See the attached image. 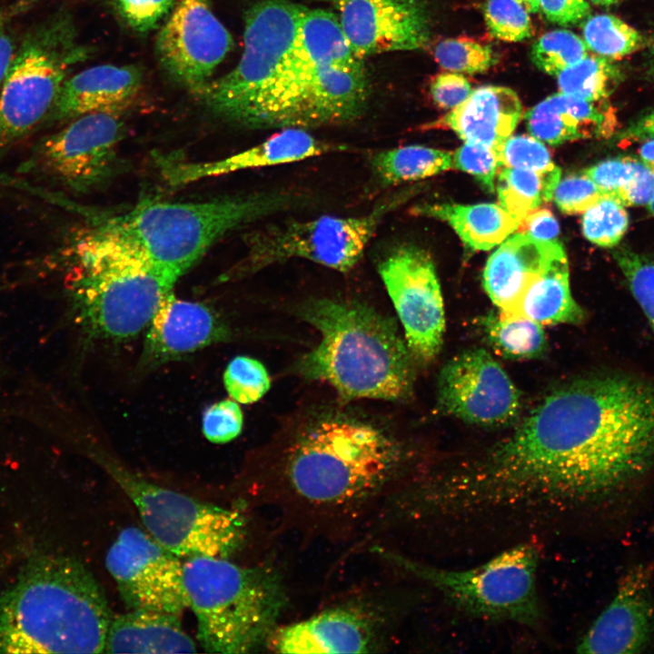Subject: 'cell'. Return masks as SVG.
<instances>
[{
	"instance_id": "cell-1",
	"label": "cell",
	"mask_w": 654,
	"mask_h": 654,
	"mask_svg": "<svg viewBox=\"0 0 654 654\" xmlns=\"http://www.w3.org/2000/svg\"><path fill=\"white\" fill-rule=\"evenodd\" d=\"M653 470L654 384L593 376L553 391L481 457L448 470L440 497L459 525L510 545L604 514Z\"/></svg>"
},
{
	"instance_id": "cell-2",
	"label": "cell",
	"mask_w": 654,
	"mask_h": 654,
	"mask_svg": "<svg viewBox=\"0 0 654 654\" xmlns=\"http://www.w3.org/2000/svg\"><path fill=\"white\" fill-rule=\"evenodd\" d=\"M405 458L399 443L369 423L323 419L294 441L269 476V502L311 524L349 523L397 492Z\"/></svg>"
},
{
	"instance_id": "cell-3",
	"label": "cell",
	"mask_w": 654,
	"mask_h": 654,
	"mask_svg": "<svg viewBox=\"0 0 654 654\" xmlns=\"http://www.w3.org/2000/svg\"><path fill=\"white\" fill-rule=\"evenodd\" d=\"M113 617L85 566L38 553L0 594V653H102Z\"/></svg>"
},
{
	"instance_id": "cell-4",
	"label": "cell",
	"mask_w": 654,
	"mask_h": 654,
	"mask_svg": "<svg viewBox=\"0 0 654 654\" xmlns=\"http://www.w3.org/2000/svg\"><path fill=\"white\" fill-rule=\"evenodd\" d=\"M322 334L296 370L332 385L344 401L405 399L413 385V357L394 322L354 301L316 299L300 311Z\"/></svg>"
},
{
	"instance_id": "cell-5",
	"label": "cell",
	"mask_w": 654,
	"mask_h": 654,
	"mask_svg": "<svg viewBox=\"0 0 654 654\" xmlns=\"http://www.w3.org/2000/svg\"><path fill=\"white\" fill-rule=\"evenodd\" d=\"M300 203L298 194L278 190L196 203L145 200L97 227L179 278L227 233Z\"/></svg>"
},
{
	"instance_id": "cell-6",
	"label": "cell",
	"mask_w": 654,
	"mask_h": 654,
	"mask_svg": "<svg viewBox=\"0 0 654 654\" xmlns=\"http://www.w3.org/2000/svg\"><path fill=\"white\" fill-rule=\"evenodd\" d=\"M68 254L83 319L106 338H129L148 326L178 279L98 227L76 239Z\"/></svg>"
},
{
	"instance_id": "cell-7",
	"label": "cell",
	"mask_w": 654,
	"mask_h": 654,
	"mask_svg": "<svg viewBox=\"0 0 654 654\" xmlns=\"http://www.w3.org/2000/svg\"><path fill=\"white\" fill-rule=\"evenodd\" d=\"M183 576L198 640L206 652L247 653L266 644L284 604L275 573L223 557L197 556L183 563Z\"/></svg>"
},
{
	"instance_id": "cell-8",
	"label": "cell",
	"mask_w": 654,
	"mask_h": 654,
	"mask_svg": "<svg viewBox=\"0 0 654 654\" xmlns=\"http://www.w3.org/2000/svg\"><path fill=\"white\" fill-rule=\"evenodd\" d=\"M388 559L471 617L513 622L534 630L543 626L537 583L538 540L505 547L485 562L466 569L441 568L400 554H390Z\"/></svg>"
},
{
	"instance_id": "cell-9",
	"label": "cell",
	"mask_w": 654,
	"mask_h": 654,
	"mask_svg": "<svg viewBox=\"0 0 654 654\" xmlns=\"http://www.w3.org/2000/svg\"><path fill=\"white\" fill-rule=\"evenodd\" d=\"M89 54L66 12L51 15L25 34L0 94V159L43 124L68 72Z\"/></svg>"
},
{
	"instance_id": "cell-10",
	"label": "cell",
	"mask_w": 654,
	"mask_h": 654,
	"mask_svg": "<svg viewBox=\"0 0 654 654\" xmlns=\"http://www.w3.org/2000/svg\"><path fill=\"white\" fill-rule=\"evenodd\" d=\"M304 9L287 0H260L247 11L240 61L200 95L213 113L246 126L291 62Z\"/></svg>"
},
{
	"instance_id": "cell-11",
	"label": "cell",
	"mask_w": 654,
	"mask_h": 654,
	"mask_svg": "<svg viewBox=\"0 0 654 654\" xmlns=\"http://www.w3.org/2000/svg\"><path fill=\"white\" fill-rule=\"evenodd\" d=\"M405 195L395 193L358 216L322 215L270 224L248 237V250L228 277H242L273 264L302 259L340 272L352 270L385 217Z\"/></svg>"
},
{
	"instance_id": "cell-12",
	"label": "cell",
	"mask_w": 654,
	"mask_h": 654,
	"mask_svg": "<svg viewBox=\"0 0 654 654\" xmlns=\"http://www.w3.org/2000/svg\"><path fill=\"white\" fill-rule=\"evenodd\" d=\"M107 471L137 509L147 532L181 558H227L243 544L246 523L243 514L197 500L104 463Z\"/></svg>"
},
{
	"instance_id": "cell-13",
	"label": "cell",
	"mask_w": 654,
	"mask_h": 654,
	"mask_svg": "<svg viewBox=\"0 0 654 654\" xmlns=\"http://www.w3.org/2000/svg\"><path fill=\"white\" fill-rule=\"evenodd\" d=\"M369 98L364 67L314 66L296 51L246 127L310 129L352 122Z\"/></svg>"
},
{
	"instance_id": "cell-14",
	"label": "cell",
	"mask_w": 654,
	"mask_h": 654,
	"mask_svg": "<svg viewBox=\"0 0 654 654\" xmlns=\"http://www.w3.org/2000/svg\"><path fill=\"white\" fill-rule=\"evenodd\" d=\"M123 134L117 113L80 115L32 147L17 171L84 193L109 177Z\"/></svg>"
},
{
	"instance_id": "cell-15",
	"label": "cell",
	"mask_w": 654,
	"mask_h": 654,
	"mask_svg": "<svg viewBox=\"0 0 654 654\" xmlns=\"http://www.w3.org/2000/svg\"><path fill=\"white\" fill-rule=\"evenodd\" d=\"M378 272L413 359L421 363L431 362L442 345L445 312L431 256L416 246H401L379 263Z\"/></svg>"
},
{
	"instance_id": "cell-16",
	"label": "cell",
	"mask_w": 654,
	"mask_h": 654,
	"mask_svg": "<svg viewBox=\"0 0 654 654\" xmlns=\"http://www.w3.org/2000/svg\"><path fill=\"white\" fill-rule=\"evenodd\" d=\"M105 566L129 609L181 616L188 608L181 559L148 532L123 530L106 553Z\"/></svg>"
},
{
	"instance_id": "cell-17",
	"label": "cell",
	"mask_w": 654,
	"mask_h": 654,
	"mask_svg": "<svg viewBox=\"0 0 654 654\" xmlns=\"http://www.w3.org/2000/svg\"><path fill=\"white\" fill-rule=\"evenodd\" d=\"M233 46L232 35L216 17L211 0H176L155 43L165 73L198 96Z\"/></svg>"
},
{
	"instance_id": "cell-18",
	"label": "cell",
	"mask_w": 654,
	"mask_h": 654,
	"mask_svg": "<svg viewBox=\"0 0 654 654\" xmlns=\"http://www.w3.org/2000/svg\"><path fill=\"white\" fill-rule=\"evenodd\" d=\"M437 401L444 413L480 426L508 424L521 408L520 393L511 379L481 348L463 351L443 365Z\"/></svg>"
},
{
	"instance_id": "cell-19",
	"label": "cell",
	"mask_w": 654,
	"mask_h": 654,
	"mask_svg": "<svg viewBox=\"0 0 654 654\" xmlns=\"http://www.w3.org/2000/svg\"><path fill=\"white\" fill-rule=\"evenodd\" d=\"M653 571L638 564L618 582L610 602L576 645L580 653L636 654L654 639Z\"/></svg>"
},
{
	"instance_id": "cell-20",
	"label": "cell",
	"mask_w": 654,
	"mask_h": 654,
	"mask_svg": "<svg viewBox=\"0 0 654 654\" xmlns=\"http://www.w3.org/2000/svg\"><path fill=\"white\" fill-rule=\"evenodd\" d=\"M353 53L363 56L415 50L430 38V21L421 0H332Z\"/></svg>"
},
{
	"instance_id": "cell-21",
	"label": "cell",
	"mask_w": 654,
	"mask_h": 654,
	"mask_svg": "<svg viewBox=\"0 0 654 654\" xmlns=\"http://www.w3.org/2000/svg\"><path fill=\"white\" fill-rule=\"evenodd\" d=\"M383 636L382 617L362 605L344 604L277 627L266 646L278 653H366Z\"/></svg>"
},
{
	"instance_id": "cell-22",
	"label": "cell",
	"mask_w": 654,
	"mask_h": 654,
	"mask_svg": "<svg viewBox=\"0 0 654 654\" xmlns=\"http://www.w3.org/2000/svg\"><path fill=\"white\" fill-rule=\"evenodd\" d=\"M263 142L223 159L211 162L162 160V174L172 186L244 170L292 164L350 148L316 137L306 129L278 130Z\"/></svg>"
},
{
	"instance_id": "cell-23",
	"label": "cell",
	"mask_w": 654,
	"mask_h": 654,
	"mask_svg": "<svg viewBox=\"0 0 654 654\" xmlns=\"http://www.w3.org/2000/svg\"><path fill=\"white\" fill-rule=\"evenodd\" d=\"M148 326L144 353L148 363L173 360L228 336L227 327L210 308L179 300L173 292Z\"/></svg>"
},
{
	"instance_id": "cell-24",
	"label": "cell",
	"mask_w": 654,
	"mask_h": 654,
	"mask_svg": "<svg viewBox=\"0 0 654 654\" xmlns=\"http://www.w3.org/2000/svg\"><path fill=\"white\" fill-rule=\"evenodd\" d=\"M143 74L134 65L99 64L67 78L43 124L73 120L94 112L117 113L138 95Z\"/></svg>"
},
{
	"instance_id": "cell-25",
	"label": "cell",
	"mask_w": 654,
	"mask_h": 654,
	"mask_svg": "<svg viewBox=\"0 0 654 654\" xmlns=\"http://www.w3.org/2000/svg\"><path fill=\"white\" fill-rule=\"evenodd\" d=\"M564 252L557 241H541L525 233L503 242L489 257L482 285L499 312L514 313L530 282Z\"/></svg>"
},
{
	"instance_id": "cell-26",
	"label": "cell",
	"mask_w": 654,
	"mask_h": 654,
	"mask_svg": "<svg viewBox=\"0 0 654 654\" xmlns=\"http://www.w3.org/2000/svg\"><path fill=\"white\" fill-rule=\"evenodd\" d=\"M520 100L512 89L484 85L446 115L426 124V128H450L468 143L500 152L511 136L521 115Z\"/></svg>"
},
{
	"instance_id": "cell-27",
	"label": "cell",
	"mask_w": 654,
	"mask_h": 654,
	"mask_svg": "<svg viewBox=\"0 0 654 654\" xmlns=\"http://www.w3.org/2000/svg\"><path fill=\"white\" fill-rule=\"evenodd\" d=\"M525 121L532 136L550 145L606 137L615 126L606 100H585L561 92L536 104L525 114Z\"/></svg>"
},
{
	"instance_id": "cell-28",
	"label": "cell",
	"mask_w": 654,
	"mask_h": 654,
	"mask_svg": "<svg viewBox=\"0 0 654 654\" xmlns=\"http://www.w3.org/2000/svg\"><path fill=\"white\" fill-rule=\"evenodd\" d=\"M181 616L142 609L114 616L105 653H193L196 643L186 633Z\"/></svg>"
},
{
	"instance_id": "cell-29",
	"label": "cell",
	"mask_w": 654,
	"mask_h": 654,
	"mask_svg": "<svg viewBox=\"0 0 654 654\" xmlns=\"http://www.w3.org/2000/svg\"><path fill=\"white\" fill-rule=\"evenodd\" d=\"M543 324H579L585 312L571 295L565 252L553 258L530 282L516 312Z\"/></svg>"
},
{
	"instance_id": "cell-30",
	"label": "cell",
	"mask_w": 654,
	"mask_h": 654,
	"mask_svg": "<svg viewBox=\"0 0 654 654\" xmlns=\"http://www.w3.org/2000/svg\"><path fill=\"white\" fill-rule=\"evenodd\" d=\"M413 215L447 222L464 244L475 251L490 250L518 229L520 221L495 203L461 205L420 204L411 208Z\"/></svg>"
},
{
	"instance_id": "cell-31",
	"label": "cell",
	"mask_w": 654,
	"mask_h": 654,
	"mask_svg": "<svg viewBox=\"0 0 654 654\" xmlns=\"http://www.w3.org/2000/svg\"><path fill=\"white\" fill-rule=\"evenodd\" d=\"M295 50L314 66L364 67L362 60L353 53L338 15L327 10L305 7Z\"/></svg>"
},
{
	"instance_id": "cell-32",
	"label": "cell",
	"mask_w": 654,
	"mask_h": 654,
	"mask_svg": "<svg viewBox=\"0 0 654 654\" xmlns=\"http://www.w3.org/2000/svg\"><path fill=\"white\" fill-rule=\"evenodd\" d=\"M370 167L383 186H395L422 180L452 166L450 153L411 144L380 150L371 154Z\"/></svg>"
},
{
	"instance_id": "cell-33",
	"label": "cell",
	"mask_w": 654,
	"mask_h": 654,
	"mask_svg": "<svg viewBox=\"0 0 654 654\" xmlns=\"http://www.w3.org/2000/svg\"><path fill=\"white\" fill-rule=\"evenodd\" d=\"M479 325L490 345L513 360H532L544 355L548 342L542 325L520 313L490 312Z\"/></svg>"
},
{
	"instance_id": "cell-34",
	"label": "cell",
	"mask_w": 654,
	"mask_h": 654,
	"mask_svg": "<svg viewBox=\"0 0 654 654\" xmlns=\"http://www.w3.org/2000/svg\"><path fill=\"white\" fill-rule=\"evenodd\" d=\"M560 175L558 166L546 171L503 167L497 181L500 205L520 222L531 211L552 199Z\"/></svg>"
},
{
	"instance_id": "cell-35",
	"label": "cell",
	"mask_w": 654,
	"mask_h": 654,
	"mask_svg": "<svg viewBox=\"0 0 654 654\" xmlns=\"http://www.w3.org/2000/svg\"><path fill=\"white\" fill-rule=\"evenodd\" d=\"M560 92L585 100H606L619 80L612 60L587 54L558 75Z\"/></svg>"
},
{
	"instance_id": "cell-36",
	"label": "cell",
	"mask_w": 654,
	"mask_h": 654,
	"mask_svg": "<svg viewBox=\"0 0 654 654\" xmlns=\"http://www.w3.org/2000/svg\"><path fill=\"white\" fill-rule=\"evenodd\" d=\"M583 22V40L588 49L607 59H619L644 45L635 28L613 15H589Z\"/></svg>"
},
{
	"instance_id": "cell-37",
	"label": "cell",
	"mask_w": 654,
	"mask_h": 654,
	"mask_svg": "<svg viewBox=\"0 0 654 654\" xmlns=\"http://www.w3.org/2000/svg\"><path fill=\"white\" fill-rule=\"evenodd\" d=\"M587 54L584 40L569 30L548 32L530 48L532 63L542 72L556 76Z\"/></svg>"
},
{
	"instance_id": "cell-38",
	"label": "cell",
	"mask_w": 654,
	"mask_h": 654,
	"mask_svg": "<svg viewBox=\"0 0 654 654\" xmlns=\"http://www.w3.org/2000/svg\"><path fill=\"white\" fill-rule=\"evenodd\" d=\"M583 235L600 247L619 244L629 227V214L619 202L604 196L583 213Z\"/></svg>"
},
{
	"instance_id": "cell-39",
	"label": "cell",
	"mask_w": 654,
	"mask_h": 654,
	"mask_svg": "<svg viewBox=\"0 0 654 654\" xmlns=\"http://www.w3.org/2000/svg\"><path fill=\"white\" fill-rule=\"evenodd\" d=\"M612 254L654 332V254L639 253L627 246H619Z\"/></svg>"
},
{
	"instance_id": "cell-40",
	"label": "cell",
	"mask_w": 654,
	"mask_h": 654,
	"mask_svg": "<svg viewBox=\"0 0 654 654\" xmlns=\"http://www.w3.org/2000/svg\"><path fill=\"white\" fill-rule=\"evenodd\" d=\"M433 54L441 67L457 73H482L495 61L489 45L468 38L442 40L435 46Z\"/></svg>"
},
{
	"instance_id": "cell-41",
	"label": "cell",
	"mask_w": 654,
	"mask_h": 654,
	"mask_svg": "<svg viewBox=\"0 0 654 654\" xmlns=\"http://www.w3.org/2000/svg\"><path fill=\"white\" fill-rule=\"evenodd\" d=\"M223 381L230 396L244 404L260 400L271 384L263 364L246 356H238L231 361L224 372Z\"/></svg>"
},
{
	"instance_id": "cell-42",
	"label": "cell",
	"mask_w": 654,
	"mask_h": 654,
	"mask_svg": "<svg viewBox=\"0 0 654 654\" xmlns=\"http://www.w3.org/2000/svg\"><path fill=\"white\" fill-rule=\"evenodd\" d=\"M490 33L507 42H520L531 36L529 12L518 0H488L483 9Z\"/></svg>"
},
{
	"instance_id": "cell-43",
	"label": "cell",
	"mask_w": 654,
	"mask_h": 654,
	"mask_svg": "<svg viewBox=\"0 0 654 654\" xmlns=\"http://www.w3.org/2000/svg\"><path fill=\"white\" fill-rule=\"evenodd\" d=\"M502 167L546 171L556 165L543 144L534 136H510L500 152Z\"/></svg>"
},
{
	"instance_id": "cell-44",
	"label": "cell",
	"mask_w": 654,
	"mask_h": 654,
	"mask_svg": "<svg viewBox=\"0 0 654 654\" xmlns=\"http://www.w3.org/2000/svg\"><path fill=\"white\" fill-rule=\"evenodd\" d=\"M122 21L133 31L148 33L173 10L176 0H111Z\"/></svg>"
},
{
	"instance_id": "cell-45",
	"label": "cell",
	"mask_w": 654,
	"mask_h": 654,
	"mask_svg": "<svg viewBox=\"0 0 654 654\" xmlns=\"http://www.w3.org/2000/svg\"><path fill=\"white\" fill-rule=\"evenodd\" d=\"M452 156V166L473 175L489 192L494 190V178L501 163L499 154L481 144L468 143Z\"/></svg>"
},
{
	"instance_id": "cell-46",
	"label": "cell",
	"mask_w": 654,
	"mask_h": 654,
	"mask_svg": "<svg viewBox=\"0 0 654 654\" xmlns=\"http://www.w3.org/2000/svg\"><path fill=\"white\" fill-rule=\"evenodd\" d=\"M607 196L584 173L570 174L557 184L552 199L566 213H583L602 197Z\"/></svg>"
},
{
	"instance_id": "cell-47",
	"label": "cell",
	"mask_w": 654,
	"mask_h": 654,
	"mask_svg": "<svg viewBox=\"0 0 654 654\" xmlns=\"http://www.w3.org/2000/svg\"><path fill=\"white\" fill-rule=\"evenodd\" d=\"M243 412L233 401H222L208 408L203 420L204 436L213 443H225L236 438L243 428Z\"/></svg>"
},
{
	"instance_id": "cell-48",
	"label": "cell",
	"mask_w": 654,
	"mask_h": 654,
	"mask_svg": "<svg viewBox=\"0 0 654 654\" xmlns=\"http://www.w3.org/2000/svg\"><path fill=\"white\" fill-rule=\"evenodd\" d=\"M635 158L618 157L608 159L586 169L590 177L607 195L612 196L625 187L635 173Z\"/></svg>"
},
{
	"instance_id": "cell-49",
	"label": "cell",
	"mask_w": 654,
	"mask_h": 654,
	"mask_svg": "<svg viewBox=\"0 0 654 654\" xmlns=\"http://www.w3.org/2000/svg\"><path fill=\"white\" fill-rule=\"evenodd\" d=\"M430 88L435 104L448 110L457 107L472 92L468 80L458 73H441L435 75Z\"/></svg>"
},
{
	"instance_id": "cell-50",
	"label": "cell",
	"mask_w": 654,
	"mask_h": 654,
	"mask_svg": "<svg viewBox=\"0 0 654 654\" xmlns=\"http://www.w3.org/2000/svg\"><path fill=\"white\" fill-rule=\"evenodd\" d=\"M635 173L630 182L609 196L626 206L647 205L654 197V172L635 159Z\"/></svg>"
},
{
	"instance_id": "cell-51",
	"label": "cell",
	"mask_w": 654,
	"mask_h": 654,
	"mask_svg": "<svg viewBox=\"0 0 654 654\" xmlns=\"http://www.w3.org/2000/svg\"><path fill=\"white\" fill-rule=\"evenodd\" d=\"M540 10L547 20L563 26L584 21L590 12L587 0H540Z\"/></svg>"
},
{
	"instance_id": "cell-52",
	"label": "cell",
	"mask_w": 654,
	"mask_h": 654,
	"mask_svg": "<svg viewBox=\"0 0 654 654\" xmlns=\"http://www.w3.org/2000/svg\"><path fill=\"white\" fill-rule=\"evenodd\" d=\"M519 227L521 233L541 241H556L560 233L557 220L547 209L531 211L520 221Z\"/></svg>"
},
{
	"instance_id": "cell-53",
	"label": "cell",
	"mask_w": 654,
	"mask_h": 654,
	"mask_svg": "<svg viewBox=\"0 0 654 654\" xmlns=\"http://www.w3.org/2000/svg\"><path fill=\"white\" fill-rule=\"evenodd\" d=\"M16 48L8 30L6 19L0 12V94Z\"/></svg>"
},
{
	"instance_id": "cell-54",
	"label": "cell",
	"mask_w": 654,
	"mask_h": 654,
	"mask_svg": "<svg viewBox=\"0 0 654 654\" xmlns=\"http://www.w3.org/2000/svg\"><path fill=\"white\" fill-rule=\"evenodd\" d=\"M654 136V109L630 124L618 137L619 141H642Z\"/></svg>"
},
{
	"instance_id": "cell-55",
	"label": "cell",
	"mask_w": 654,
	"mask_h": 654,
	"mask_svg": "<svg viewBox=\"0 0 654 654\" xmlns=\"http://www.w3.org/2000/svg\"><path fill=\"white\" fill-rule=\"evenodd\" d=\"M639 154L640 161L654 172V136L648 137L642 141Z\"/></svg>"
},
{
	"instance_id": "cell-56",
	"label": "cell",
	"mask_w": 654,
	"mask_h": 654,
	"mask_svg": "<svg viewBox=\"0 0 654 654\" xmlns=\"http://www.w3.org/2000/svg\"><path fill=\"white\" fill-rule=\"evenodd\" d=\"M529 13H536L540 10V0H518Z\"/></svg>"
},
{
	"instance_id": "cell-57",
	"label": "cell",
	"mask_w": 654,
	"mask_h": 654,
	"mask_svg": "<svg viewBox=\"0 0 654 654\" xmlns=\"http://www.w3.org/2000/svg\"><path fill=\"white\" fill-rule=\"evenodd\" d=\"M649 62H650L651 70L654 74V32L649 40Z\"/></svg>"
},
{
	"instance_id": "cell-58",
	"label": "cell",
	"mask_w": 654,
	"mask_h": 654,
	"mask_svg": "<svg viewBox=\"0 0 654 654\" xmlns=\"http://www.w3.org/2000/svg\"><path fill=\"white\" fill-rule=\"evenodd\" d=\"M589 1L595 5L609 6V5H616L622 0H589Z\"/></svg>"
},
{
	"instance_id": "cell-59",
	"label": "cell",
	"mask_w": 654,
	"mask_h": 654,
	"mask_svg": "<svg viewBox=\"0 0 654 654\" xmlns=\"http://www.w3.org/2000/svg\"><path fill=\"white\" fill-rule=\"evenodd\" d=\"M649 212L654 215V197L652 200L647 204Z\"/></svg>"
}]
</instances>
